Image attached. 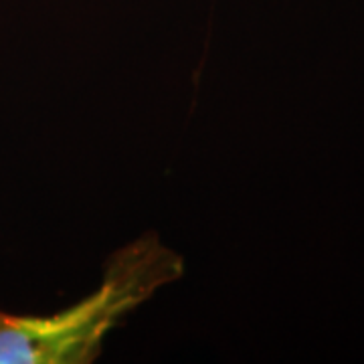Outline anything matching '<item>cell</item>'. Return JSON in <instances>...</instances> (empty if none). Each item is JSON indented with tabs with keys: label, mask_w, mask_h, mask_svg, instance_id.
<instances>
[{
	"label": "cell",
	"mask_w": 364,
	"mask_h": 364,
	"mask_svg": "<svg viewBox=\"0 0 364 364\" xmlns=\"http://www.w3.org/2000/svg\"><path fill=\"white\" fill-rule=\"evenodd\" d=\"M182 275V261L154 237L112 259L104 284L79 304L53 316L0 312V364L91 363L119 320Z\"/></svg>",
	"instance_id": "obj_1"
}]
</instances>
